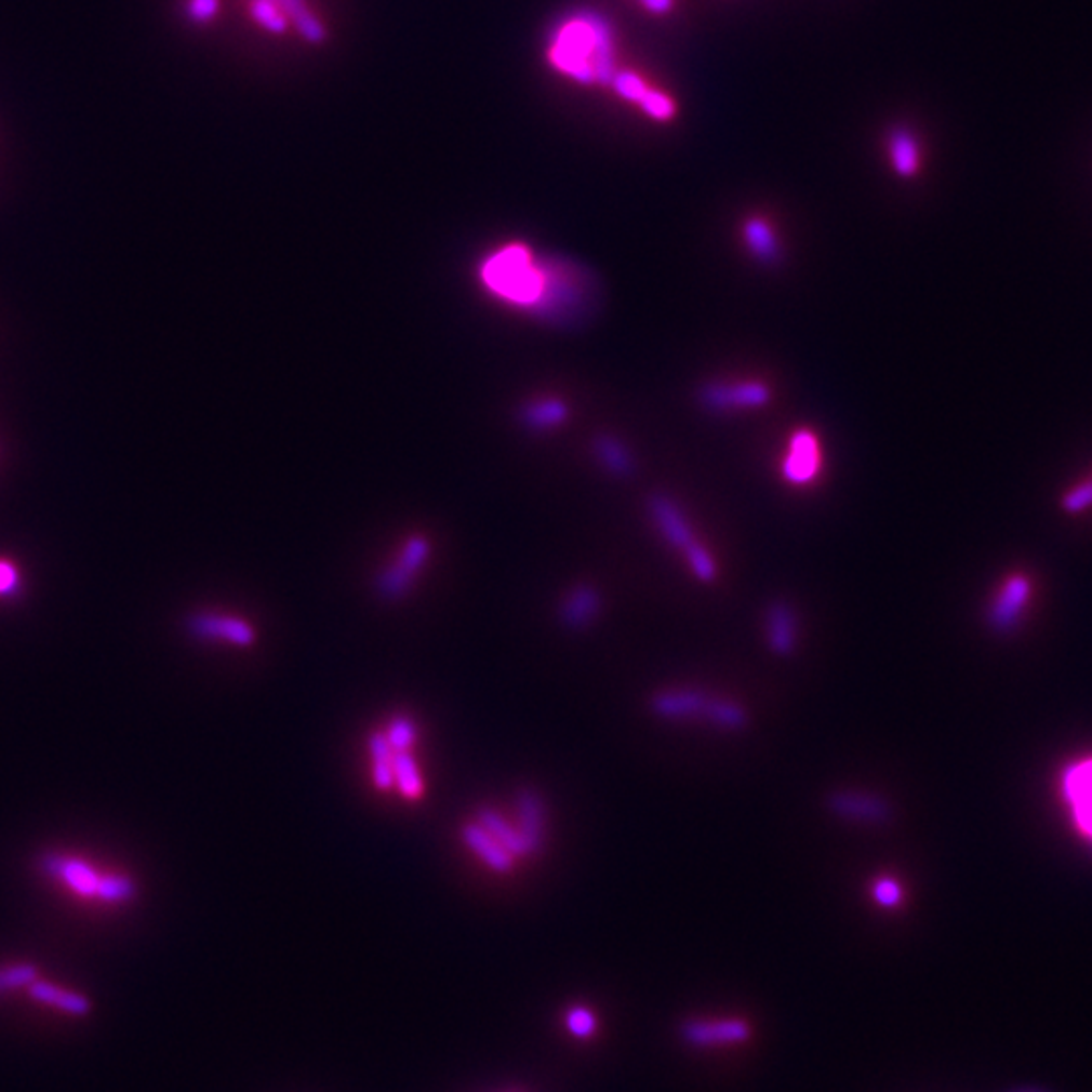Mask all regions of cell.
<instances>
[{
  "instance_id": "d6986e66",
  "label": "cell",
  "mask_w": 1092,
  "mask_h": 1092,
  "mask_svg": "<svg viewBox=\"0 0 1092 1092\" xmlns=\"http://www.w3.org/2000/svg\"><path fill=\"white\" fill-rule=\"evenodd\" d=\"M599 608H601L599 594L589 585H581L567 595V599L562 601V624L569 625L573 629L583 627L594 620L595 615L599 613Z\"/></svg>"
},
{
  "instance_id": "5b68a950",
  "label": "cell",
  "mask_w": 1092,
  "mask_h": 1092,
  "mask_svg": "<svg viewBox=\"0 0 1092 1092\" xmlns=\"http://www.w3.org/2000/svg\"><path fill=\"white\" fill-rule=\"evenodd\" d=\"M652 710L664 718L701 717L715 722L722 729H743L747 724V713L738 704L720 698H708L698 690H674L662 692L652 698Z\"/></svg>"
},
{
  "instance_id": "6da1fadb",
  "label": "cell",
  "mask_w": 1092,
  "mask_h": 1092,
  "mask_svg": "<svg viewBox=\"0 0 1092 1092\" xmlns=\"http://www.w3.org/2000/svg\"><path fill=\"white\" fill-rule=\"evenodd\" d=\"M548 59L578 83H611L615 41L608 23L597 15H575L562 23L548 49Z\"/></svg>"
},
{
  "instance_id": "1f68e13d",
  "label": "cell",
  "mask_w": 1092,
  "mask_h": 1092,
  "mask_svg": "<svg viewBox=\"0 0 1092 1092\" xmlns=\"http://www.w3.org/2000/svg\"><path fill=\"white\" fill-rule=\"evenodd\" d=\"M1092 506V480L1084 484H1077L1073 490H1068L1062 498V508L1066 512H1082Z\"/></svg>"
},
{
  "instance_id": "30bf717a",
  "label": "cell",
  "mask_w": 1092,
  "mask_h": 1092,
  "mask_svg": "<svg viewBox=\"0 0 1092 1092\" xmlns=\"http://www.w3.org/2000/svg\"><path fill=\"white\" fill-rule=\"evenodd\" d=\"M650 515L654 520L660 534L670 543L674 548L687 552L688 548L696 545L694 532L688 524L687 516L680 510V506L668 498V496H654L650 500Z\"/></svg>"
},
{
  "instance_id": "484cf974",
  "label": "cell",
  "mask_w": 1092,
  "mask_h": 1092,
  "mask_svg": "<svg viewBox=\"0 0 1092 1092\" xmlns=\"http://www.w3.org/2000/svg\"><path fill=\"white\" fill-rule=\"evenodd\" d=\"M39 980V969L32 963H13V966H2L0 968V996L15 991V989H29L31 983Z\"/></svg>"
},
{
  "instance_id": "4fadbf2b",
  "label": "cell",
  "mask_w": 1092,
  "mask_h": 1092,
  "mask_svg": "<svg viewBox=\"0 0 1092 1092\" xmlns=\"http://www.w3.org/2000/svg\"><path fill=\"white\" fill-rule=\"evenodd\" d=\"M27 991H29V996L35 1001L45 1003L49 1008L59 1010L63 1014L88 1015L90 1014V1010H92V1001L85 998L83 994L71 991V989H63V987L55 985V983L37 980V982L29 985Z\"/></svg>"
},
{
  "instance_id": "d590c367",
  "label": "cell",
  "mask_w": 1092,
  "mask_h": 1092,
  "mask_svg": "<svg viewBox=\"0 0 1092 1092\" xmlns=\"http://www.w3.org/2000/svg\"><path fill=\"white\" fill-rule=\"evenodd\" d=\"M392 761H395V759H392ZM392 761L373 763V781H375V785L378 789H389L390 785L395 783V769H392Z\"/></svg>"
},
{
  "instance_id": "9c48e42d",
  "label": "cell",
  "mask_w": 1092,
  "mask_h": 1092,
  "mask_svg": "<svg viewBox=\"0 0 1092 1092\" xmlns=\"http://www.w3.org/2000/svg\"><path fill=\"white\" fill-rule=\"evenodd\" d=\"M769 399L771 392L763 383H713L701 390V403L710 411L763 407Z\"/></svg>"
},
{
  "instance_id": "e575fe53",
  "label": "cell",
  "mask_w": 1092,
  "mask_h": 1092,
  "mask_svg": "<svg viewBox=\"0 0 1092 1092\" xmlns=\"http://www.w3.org/2000/svg\"><path fill=\"white\" fill-rule=\"evenodd\" d=\"M218 0H188V16L195 21H209L217 13Z\"/></svg>"
},
{
  "instance_id": "7402d4cb",
  "label": "cell",
  "mask_w": 1092,
  "mask_h": 1092,
  "mask_svg": "<svg viewBox=\"0 0 1092 1092\" xmlns=\"http://www.w3.org/2000/svg\"><path fill=\"white\" fill-rule=\"evenodd\" d=\"M569 407L559 399H538L522 409L520 422L534 431H546L567 422Z\"/></svg>"
},
{
  "instance_id": "44dd1931",
  "label": "cell",
  "mask_w": 1092,
  "mask_h": 1092,
  "mask_svg": "<svg viewBox=\"0 0 1092 1092\" xmlns=\"http://www.w3.org/2000/svg\"><path fill=\"white\" fill-rule=\"evenodd\" d=\"M767 629L771 648L777 654H789L796 645V613L785 603H775L767 611Z\"/></svg>"
},
{
  "instance_id": "f1b7e54d",
  "label": "cell",
  "mask_w": 1092,
  "mask_h": 1092,
  "mask_svg": "<svg viewBox=\"0 0 1092 1092\" xmlns=\"http://www.w3.org/2000/svg\"><path fill=\"white\" fill-rule=\"evenodd\" d=\"M387 738H389V745L392 747L395 753H405V750L411 749V745L415 743L417 738V731H415V724L405 717L395 718L387 729Z\"/></svg>"
},
{
  "instance_id": "83f0119b",
  "label": "cell",
  "mask_w": 1092,
  "mask_h": 1092,
  "mask_svg": "<svg viewBox=\"0 0 1092 1092\" xmlns=\"http://www.w3.org/2000/svg\"><path fill=\"white\" fill-rule=\"evenodd\" d=\"M611 88L613 92L620 95L625 102H634V104H640L641 97L648 94V90L652 88L650 83H645V79L640 78L638 74L634 71H617L613 79H611Z\"/></svg>"
},
{
  "instance_id": "2e32d148",
  "label": "cell",
  "mask_w": 1092,
  "mask_h": 1092,
  "mask_svg": "<svg viewBox=\"0 0 1092 1092\" xmlns=\"http://www.w3.org/2000/svg\"><path fill=\"white\" fill-rule=\"evenodd\" d=\"M516 805H518V822H520L518 829L534 854L545 838V805H543L541 797L536 796L532 789L520 791Z\"/></svg>"
},
{
  "instance_id": "4316f807",
  "label": "cell",
  "mask_w": 1092,
  "mask_h": 1092,
  "mask_svg": "<svg viewBox=\"0 0 1092 1092\" xmlns=\"http://www.w3.org/2000/svg\"><path fill=\"white\" fill-rule=\"evenodd\" d=\"M638 106L648 118H652L655 122H670L678 111V106L670 95L657 92L654 88L648 90V94L641 97Z\"/></svg>"
},
{
  "instance_id": "e0dca14e",
  "label": "cell",
  "mask_w": 1092,
  "mask_h": 1092,
  "mask_svg": "<svg viewBox=\"0 0 1092 1092\" xmlns=\"http://www.w3.org/2000/svg\"><path fill=\"white\" fill-rule=\"evenodd\" d=\"M1030 597V581L1024 575H1014L1003 583L991 608V620L999 627L1012 624L1017 613L1028 603Z\"/></svg>"
},
{
  "instance_id": "52a82bcc",
  "label": "cell",
  "mask_w": 1092,
  "mask_h": 1092,
  "mask_svg": "<svg viewBox=\"0 0 1092 1092\" xmlns=\"http://www.w3.org/2000/svg\"><path fill=\"white\" fill-rule=\"evenodd\" d=\"M429 555V543L423 536H411L397 562L381 573L376 578V587L385 597H401L409 589L413 577L422 571Z\"/></svg>"
},
{
  "instance_id": "7a4b0ae2",
  "label": "cell",
  "mask_w": 1092,
  "mask_h": 1092,
  "mask_svg": "<svg viewBox=\"0 0 1092 1092\" xmlns=\"http://www.w3.org/2000/svg\"><path fill=\"white\" fill-rule=\"evenodd\" d=\"M545 257V285L529 314L536 322L552 328L583 324L597 306L599 283L583 264L562 255Z\"/></svg>"
},
{
  "instance_id": "603a6c76",
  "label": "cell",
  "mask_w": 1092,
  "mask_h": 1092,
  "mask_svg": "<svg viewBox=\"0 0 1092 1092\" xmlns=\"http://www.w3.org/2000/svg\"><path fill=\"white\" fill-rule=\"evenodd\" d=\"M595 453L599 457V462L605 466V468L615 474V476H629L634 471V457L631 453L627 452L622 441L613 439V437L601 436L597 437L595 441Z\"/></svg>"
},
{
  "instance_id": "8d00e7d4",
  "label": "cell",
  "mask_w": 1092,
  "mask_h": 1092,
  "mask_svg": "<svg viewBox=\"0 0 1092 1092\" xmlns=\"http://www.w3.org/2000/svg\"><path fill=\"white\" fill-rule=\"evenodd\" d=\"M640 4L655 16L668 15L674 9V0H640Z\"/></svg>"
},
{
  "instance_id": "ac0fdd59",
  "label": "cell",
  "mask_w": 1092,
  "mask_h": 1092,
  "mask_svg": "<svg viewBox=\"0 0 1092 1092\" xmlns=\"http://www.w3.org/2000/svg\"><path fill=\"white\" fill-rule=\"evenodd\" d=\"M889 158L892 171L903 178H910L921 171V146L905 128L890 134Z\"/></svg>"
},
{
  "instance_id": "8fae6325",
  "label": "cell",
  "mask_w": 1092,
  "mask_h": 1092,
  "mask_svg": "<svg viewBox=\"0 0 1092 1092\" xmlns=\"http://www.w3.org/2000/svg\"><path fill=\"white\" fill-rule=\"evenodd\" d=\"M820 448L817 439L810 431H797L791 439L789 455L783 464V476L791 484H808L820 469Z\"/></svg>"
},
{
  "instance_id": "ba28073f",
  "label": "cell",
  "mask_w": 1092,
  "mask_h": 1092,
  "mask_svg": "<svg viewBox=\"0 0 1092 1092\" xmlns=\"http://www.w3.org/2000/svg\"><path fill=\"white\" fill-rule=\"evenodd\" d=\"M187 629L197 640L229 641L234 645L250 648L255 641V631L245 620L218 615V613H195L187 620Z\"/></svg>"
},
{
  "instance_id": "277c9868",
  "label": "cell",
  "mask_w": 1092,
  "mask_h": 1092,
  "mask_svg": "<svg viewBox=\"0 0 1092 1092\" xmlns=\"http://www.w3.org/2000/svg\"><path fill=\"white\" fill-rule=\"evenodd\" d=\"M39 870L83 901H94L102 905H128L138 894V887L132 876L104 873L90 860L65 852H48L41 856Z\"/></svg>"
},
{
  "instance_id": "8992f818",
  "label": "cell",
  "mask_w": 1092,
  "mask_h": 1092,
  "mask_svg": "<svg viewBox=\"0 0 1092 1092\" xmlns=\"http://www.w3.org/2000/svg\"><path fill=\"white\" fill-rule=\"evenodd\" d=\"M1062 796L1078 831L1092 842V755L1066 767L1062 775Z\"/></svg>"
},
{
  "instance_id": "cb8c5ba5",
  "label": "cell",
  "mask_w": 1092,
  "mask_h": 1092,
  "mask_svg": "<svg viewBox=\"0 0 1092 1092\" xmlns=\"http://www.w3.org/2000/svg\"><path fill=\"white\" fill-rule=\"evenodd\" d=\"M688 1036L696 1042H733L747 1038V1026L741 1022H720V1024H696L688 1030Z\"/></svg>"
},
{
  "instance_id": "7c38bea8",
  "label": "cell",
  "mask_w": 1092,
  "mask_h": 1092,
  "mask_svg": "<svg viewBox=\"0 0 1092 1092\" xmlns=\"http://www.w3.org/2000/svg\"><path fill=\"white\" fill-rule=\"evenodd\" d=\"M829 810L845 820L868 822V824H882L890 817V808L880 797L852 794V791H842V794L829 797Z\"/></svg>"
},
{
  "instance_id": "d6a6232c",
  "label": "cell",
  "mask_w": 1092,
  "mask_h": 1092,
  "mask_svg": "<svg viewBox=\"0 0 1092 1092\" xmlns=\"http://www.w3.org/2000/svg\"><path fill=\"white\" fill-rule=\"evenodd\" d=\"M873 898L876 905L892 908L901 903V887L892 878H878L873 884Z\"/></svg>"
},
{
  "instance_id": "5bb4252c",
  "label": "cell",
  "mask_w": 1092,
  "mask_h": 1092,
  "mask_svg": "<svg viewBox=\"0 0 1092 1092\" xmlns=\"http://www.w3.org/2000/svg\"><path fill=\"white\" fill-rule=\"evenodd\" d=\"M462 838L471 852H476L496 873H508L515 864V856L500 845L480 824H466Z\"/></svg>"
},
{
  "instance_id": "d4e9b609",
  "label": "cell",
  "mask_w": 1092,
  "mask_h": 1092,
  "mask_svg": "<svg viewBox=\"0 0 1092 1092\" xmlns=\"http://www.w3.org/2000/svg\"><path fill=\"white\" fill-rule=\"evenodd\" d=\"M392 769H395V783L399 785V789H401L403 796L411 797V799L422 796V775H420L417 763H415V759L411 757L409 750H405V753H395Z\"/></svg>"
},
{
  "instance_id": "f546056e",
  "label": "cell",
  "mask_w": 1092,
  "mask_h": 1092,
  "mask_svg": "<svg viewBox=\"0 0 1092 1092\" xmlns=\"http://www.w3.org/2000/svg\"><path fill=\"white\" fill-rule=\"evenodd\" d=\"M684 555H687L688 562H690V567H692L694 575L701 578V581L708 583V581H713V578L717 577V564H715V559L708 555V550H706L704 546L696 543V545L690 546Z\"/></svg>"
},
{
  "instance_id": "4dcf8cb0",
  "label": "cell",
  "mask_w": 1092,
  "mask_h": 1092,
  "mask_svg": "<svg viewBox=\"0 0 1092 1092\" xmlns=\"http://www.w3.org/2000/svg\"><path fill=\"white\" fill-rule=\"evenodd\" d=\"M21 569L9 559H0V599H13L21 591Z\"/></svg>"
},
{
  "instance_id": "836d02e7",
  "label": "cell",
  "mask_w": 1092,
  "mask_h": 1092,
  "mask_svg": "<svg viewBox=\"0 0 1092 1092\" xmlns=\"http://www.w3.org/2000/svg\"><path fill=\"white\" fill-rule=\"evenodd\" d=\"M567 1028L573 1031L575 1036H578V1038H585V1036H589L595 1030L594 1015L589 1014L587 1010H583V1008H577V1010H573L569 1014V1017H567Z\"/></svg>"
},
{
  "instance_id": "3957f363",
  "label": "cell",
  "mask_w": 1092,
  "mask_h": 1092,
  "mask_svg": "<svg viewBox=\"0 0 1092 1092\" xmlns=\"http://www.w3.org/2000/svg\"><path fill=\"white\" fill-rule=\"evenodd\" d=\"M478 278L490 296L531 314L543 294L545 257L524 243H508L485 257Z\"/></svg>"
},
{
  "instance_id": "ffe728a7",
  "label": "cell",
  "mask_w": 1092,
  "mask_h": 1092,
  "mask_svg": "<svg viewBox=\"0 0 1092 1092\" xmlns=\"http://www.w3.org/2000/svg\"><path fill=\"white\" fill-rule=\"evenodd\" d=\"M478 824L484 827L485 831L500 843L504 845L512 856H531V848L529 843L524 842L520 829L510 826L502 815H500L496 810H490V808H482L480 813H478Z\"/></svg>"
},
{
  "instance_id": "9a60e30c",
  "label": "cell",
  "mask_w": 1092,
  "mask_h": 1092,
  "mask_svg": "<svg viewBox=\"0 0 1092 1092\" xmlns=\"http://www.w3.org/2000/svg\"><path fill=\"white\" fill-rule=\"evenodd\" d=\"M743 237L747 250L763 266H777L783 257L780 239L771 225L761 217H753L743 225Z\"/></svg>"
}]
</instances>
